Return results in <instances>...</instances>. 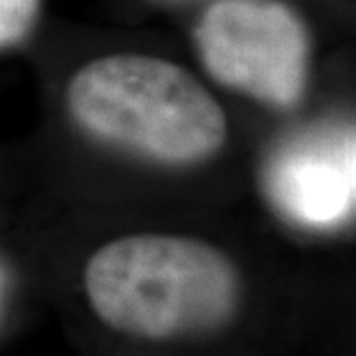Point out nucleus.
<instances>
[{
    "mask_svg": "<svg viewBox=\"0 0 356 356\" xmlns=\"http://www.w3.org/2000/svg\"><path fill=\"white\" fill-rule=\"evenodd\" d=\"M72 116L95 137L188 165L225 144L218 102L185 70L151 56H109L83 67L70 83Z\"/></svg>",
    "mask_w": 356,
    "mask_h": 356,
    "instance_id": "nucleus-2",
    "label": "nucleus"
},
{
    "mask_svg": "<svg viewBox=\"0 0 356 356\" xmlns=\"http://www.w3.org/2000/svg\"><path fill=\"white\" fill-rule=\"evenodd\" d=\"M211 76L273 106H294L308 83V31L289 7L266 0H220L197 26Z\"/></svg>",
    "mask_w": 356,
    "mask_h": 356,
    "instance_id": "nucleus-3",
    "label": "nucleus"
},
{
    "mask_svg": "<svg viewBox=\"0 0 356 356\" xmlns=\"http://www.w3.org/2000/svg\"><path fill=\"white\" fill-rule=\"evenodd\" d=\"M83 284L106 326L155 343L216 333L241 305V275L229 257L185 236L111 241L90 257Z\"/></svg>",
    "mask_w": 356,
    "mask_h": 356,
    "instance_id": "nucleus-1",
    "label": "nucleus"
},
{
    "mask_svg": "<svg viewBox=\"0 0 356 356\" xmlns=\"http://www.w3.org/2000/svg\"><path fill=\"white\" fill-rule=\"evenodd\" d=\"M40 0H0V47L21 40L33 26Z\"/></svg>",
    "mask_w": 356,
    "mask_h": 356,
    "instance_id": "nucleus-5",
    "label": "nucleus"
},
{
    "mask_svg": "<svg viewBox=\"0 0 356 356\" xmlns=\"http://www.w3.org/2000/svg\"><path fill=\"white\" fill-rule=\"evenodd\" d=\"M268 190L289 218L329 227L354 206V132L319 130L291 141L268 165Z\"/></svg>",
    "mask_w": 356,
    "mask_h": 356,
    "instance_id": "nucleus-4",
    "label": "nucleus"
}]
</instances>
